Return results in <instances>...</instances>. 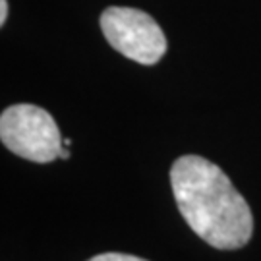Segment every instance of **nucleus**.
<instances>
[{"mask_svg":"<svg viewBox=\"0 0 261 261\" xmlns=\"http://www.w3.org/2000/svg\"><path fill=\"white\" fill-rule=\"evenodd\" d=\"M0 140L14 155L33 163L60 159L64 149L55 118L35 105H12L0 114Z\"/></svg>","mask_w":261,"mask_h":261,"instance_id":"2","label":"nucleus"},{"mask_svg":"<svg viewBox=\"0 0 261 261\" xmlns=\"http://www.w3.org/2000/svg\"><path fill=\"white\" fill-rule=\"evenodd\" d=\"M170 186L184 221L209 246L238 250L250 242L252 209L215 163L199 155L176 159Z\"/></svg>","mask_w":261,"mask_h":261,"instance_id":"1","label":"nucleus"},{"mask_svg":"<svg viewBox=\"0 0 261 261\" xmlns=\"http://www.w3.org/2000/svg\"><path fill=\"white\" fill-rule=\"evenodd\" d=\"M8 18V0H0V25L6 23Z\"/></svg>","mask_w":261,"mask_h":261,"instance_id":"5","label":"nucleus"},{"mask_svg":"<svg viewBox=\"0 0 261 261\" xmlns=\"http://www.w3.org/2000/svg\"><path fill=\"white\" fill-rule=\"evenodd\" d=\"M62 143H64V145H72V140H70V138H66V140L62 141Z\"/></svg>","mask_w":261,"mask_h":261,"instance_id":"7","label":"nucleus"},{"mask_svg":"<svg viewBox=\"0 0 261 261\" xmlns=\"http://www.w3.org/2000/svg\"><path fill=\"white\" fill-rule=\"evenodd\" d=\"M68 157H70V151H68V149L60 151V159H68Z\"/></svg>","mask_w":261,"mask_h":261,"instance_id":"6","label":"nucleus"},{"mask_svg":"<svg viewBox=\"0 0 261 261\" xmlns=\"http://www.w3.org/2000/svg\"><path fill=\"white\" fill-rule=\"evenodd\" d=\"M89 261H145L136 255H126V253H101V255H95Z\"/></svg>","mask_w":261,"mask_h":261,"instance_id":"4","label":"nucleus"},{"mask_svg":"<svg viewBox=\"0 0 261 261\" xmlns=\"http://www.w3.org/2000/svg\"><path fill=\"white\" fill-rule=\"evenodd\" d=\"M99 21L109 45L134 62L157 64L167 53V37L163 29L141 10L111 6L101 14Z\"/></svg>","mask_w":261,"mask_h":261,"instance_id":"3","label":"nucleus"}]
</instances>
